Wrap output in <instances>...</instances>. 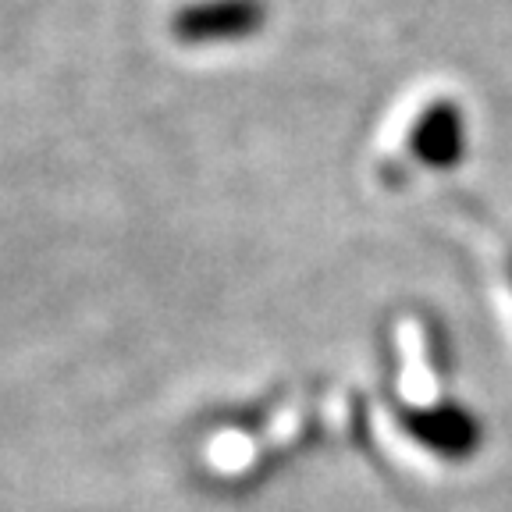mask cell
Segmentation results:
<instances>
[{"label":"cell","instance_id":"1","mask_svg":"<svg viewBox=\"0 0 512 512\" xmlns=\"http://www.w3.org/2000/svg\"><path fill=\"white\" fill-rule=\"evenodd\" d=\"M264 0H192L171 18L182 43H239L264 29Z\"/></svg>","mask_w":512,"mask_h":512},{"label":"cell","instance_id":"2","mask_svg":"<svg viewBox=\"0 0 512 512\" xmlns=\"http://www.w3.org/2000/svg\"><path fill=\"white\" fill-rule=\"evenodd\" d=\"M406 431L445 459H470L480 445V427L463 406H431L406 413Z\"/></svg>","mask_w":512,"mask_h":512},{"label":"cell","instance_id":"3","mask_svg":"<svg viewBox=\"0 0 512 512\" xmlns=\"http://www.w3.org/2000/svg\"><path fill=\"white\" fill-rule=\"evenodd\" d=\"M413 153L431 168H452L463 160L466 150V121L459 104L452 100H438V104L427 107L413 125Z\"/></svg>","mask_w":512,"mask_h":512}]
</instances>
